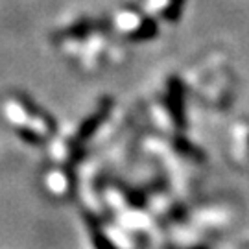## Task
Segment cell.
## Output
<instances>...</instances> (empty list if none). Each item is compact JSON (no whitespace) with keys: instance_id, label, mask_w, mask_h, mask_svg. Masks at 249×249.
Instances as JSON below:
<instances>
[{"instance_id":"obj_1","label":"cell","mask_w":249,"mask_h":249,"mask_svg":"<svg viewBox=\"0 0 249 249\" xmlns=\"http://www.w3.org/2000/svg\"><path fill=\"white\" fill-rule=\"evenodd\" d=\"M106 111H109V107H102L100 109V113L96 116H92V118H89V122L87 124H83V127H81V139H85V137H89V135L94 133V129L98 127L100 124H102V118H104V115H106Z\"/></svg>"},{"instance_id":"obj_2","label":"cell","mask_w":249,"mask_h":249,"mask_svg":"<svg viewBox=\"0 0 249 249\" xmlns=\"http://www.w3.org/2000/svg\"><path fill=\"white\" fill-rule=\"evenodd\" d=\"M155 32H157L155 22H153V20H144L142 28H141V30L135 34L133 39H137V41H146V39H150V37L155 36Z\"/></svg>"},{"instance_id":"obj_3","label":"cell","mask_w":249,"mask_h":249,"mask_svg":"<svg viewBox=\"0 0 249 249\" xmlns=\"http://www.w3.org/2000/svg\"><path fill=\"white\" fill-rule=\"evenodd\" d=\"M18 133H20V137H22L24 141H28V142H32V144H41V142H43V139H41V137H37V133H36V131H32V129L20 127V129H18Z\"/></svg>"}]
</instances>
